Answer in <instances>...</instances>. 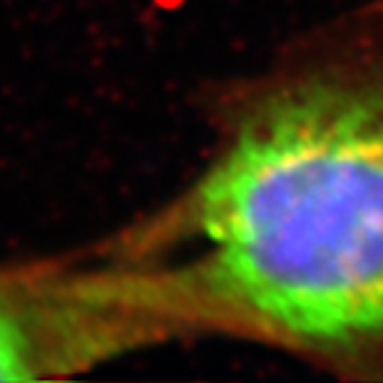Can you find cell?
Here are the masks:
<instances>
[{"instance_id": "2", "label": "cell", "mask_w": 383, "mask_h": 383, "mask_svg": "<svg viewBox=\"0 0 383 383\" xmlns=\"http://www.w3.org/2000/svg\"><path fill=\"white\" fill-rule=\"evenodd\" d=\"M40 361L30 324H25L15 304L0 296V381L38 378Z\"/></svg>"}, {"instance_id": "1", "label": "cell", "mask_w": 383, "mask_h": 383, "mask_svg": "<svg viewBox=\"0 0 383 383\" xmlns=\"http://www.w3.org/2000/svg\"><path fill=\"white\" fill-rule=\"evenodd\" d=\"M209 272L304 344L383 336V78L324 75L244 120L201 182Z\"/></svg>"}]
</instances>
